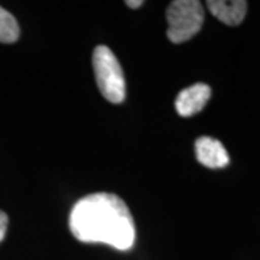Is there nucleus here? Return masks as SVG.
<instances>
[{
  "label": "nucleus",
  "instance_id": "1a4fd4ad",
  "mask_svg": "<svg viewBox=\"0 0 260 260\" xmlns=\"http://www.w3.org/2000/svg\"><path fill=\"white\" fill-rule=\"evenodd\" d=\"M143 3H145V2H142V0H136V2H130V0H127V2H126V5H127L129 8H132V9H138V8H140Z\"/></svg>",
  "mask_w": 260,
  "mask_h": 260
},
{
  "label": "nucleus",
  "instance_id": "39448f33",
  "mask_svg": "<svg viewBox=\"0 0 260 260\" xmlns=\"http://www.w3.org/2000/svg\"><path fill=\"white\" fill-rule=\"evenodd\" d=\"M195 155L197 160L207 168L217 169L229 165L230 156L220 140L210 138V136H201L195 142Z\"/></svg>",
  "mask_w": 260,
  "mask_h": 260
},
{
  "label": "nucleus",
  "instance_id": "423d86ee",
  "mask_svg": "<svg viewBox=\"0 0 260 260\" xmlns=\"http://www.w3.org/2000/svg\"><path fill=\"white\" fill-rule=\"evenodd\" d=\"M207 6L215 18L229 26L240 25L247 12V2L244 0H210Z\"/></svg>",
  "mask_w": 260,
  "mask_h": 260
},
{
  "label": "nucleus",
  "instance_id": "7ed1b4c3",
  "mask_svg": "<svg viewBox=\"0 0 260 260\" xmlns=\"http://www.w3.org/2000/svg\"><path fill=\"white\" fill-rule=\"evenodd\" d=\"M167 35L172 44H182L195 37L204 23V6L198 0H175L167 10Z\"/></svg>",
  "mask_w": 260,
  "mask_h": 260
},
{
  "label": "nucleus",
  "instance_id": "f03ea898",
  "mask_svg": "<svg viewBox=\"0 0 260 260\" xmlns=\"http://www.w3.org/2000/svg\"><path fill=\"white\" fill-rule=\"evenodd\" d=\"M93 68L100 93L107 102L120 104L126 99V81L121 65L112 49L99 45L93 52Z\"/></svg>",
  "mask_w": 260,
  "mask_h": 260
},
{
  "label": "nucleus",
  "instance_id": "20e7f679",
  "mask_svg": "<svg viewBox=\"0 0 260 260\" xmlns=\"http://www.w3.org/2000/svg\"><path fill=\"white\" fill-rule=\"evenodd\" d=\"M210 97H211L210 85L203 83L189 85L177 95L175 109H177L179 116L191 117V116H194L204 109L205 104L210 100Z\"/></svg>",
  "mask_w": 260,
  "mask_h": 260
},
{
  "label": "nucleus",
  "instance_id": "6e6552de",
  "mask_svg": "<svg viewBox=\"0 0 260 260\" xmlns=\"http://www.w3.org/2000/svg\"><path fill=\"white\" fill-rule=\"evenodd\" d=\"M8 224H9L8 215L3 213V211H0V243L3 242V239H5V236H6Z\"/></svg>",
  "mask_w": 260,
  "mask_h": 260
},
{
  "label": "nucleus",
  "instance_id": "f257e3e1",
  "mask_svg": "<svg viewBox=\"0 0 260 260\" xmlns=\"http://www.w3.org/2000/svg\"><path fill=\"white\" fill-rule=\"evenodd\" d=\"M70 230L83 243H104L117 250H129L136 230L132 213L119 195L90 194L78 200L70 213Z\"/></svg>",
  "mask_w": 260,
  "mask_h": 260
},
{
  "label": "nucleus",
  "instance_id": "0eeeda50",
  "mask_svg": "<svg viewBox=\"0 0 260 260\" xmlns=\"http://www.w3.org/2000/svg\"><path fill=\"white\" fill-rule=\"evenodd\" d=\"M19 34L20 29L15 16L0 6V42L13 44L18 41Z\"/></svg>",
  "mask_w": 260,
  "mask_h": 260
}]
</instances>
